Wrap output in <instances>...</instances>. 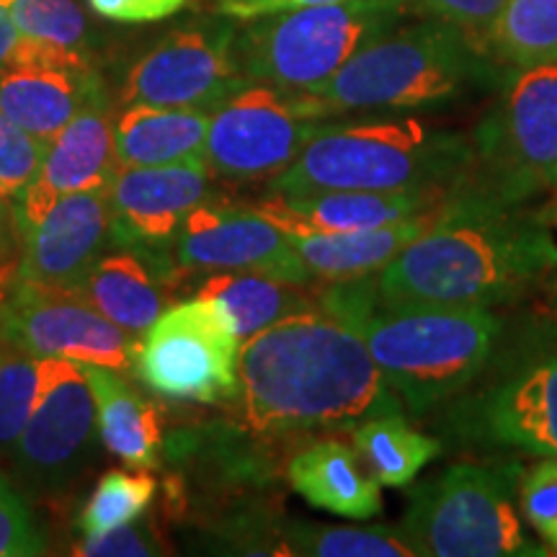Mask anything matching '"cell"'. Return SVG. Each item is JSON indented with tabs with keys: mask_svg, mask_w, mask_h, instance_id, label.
<instances>
[{
	"mask_svg": "<svg viewBox=\"0 0 557 557\" xmlns=\"http://www.w3.org/2000/svg\"><path fill=\"white\" fill-rule=\"evenodd\" d=\"M323 3H341V0H267V13L299 9V5H323Z\"/></svg>",
	"mask_w": 557,
	"mask_h": 557,
	"instance_id": "cell-42",
	"label": "cell"
},
{
	"mask_svg": "<svg viewBox=\"0 0 557 557\" xmlns=\"http://www.w3.org/2000/svg\"><path fill=\"white\" fill-rule=\"evenodd\" d=\"M212 114L197 109L127 103L114 114V145L120 165H169L205 160Z\"/></svg>",
	"mask_w": 557,
	"mask_h": 557,
	"instance_id": "cell-25",
	"label": "cell"
},
{
	"mask_svg": "<svg viewBox=\"0 0 557 557\" xmlns=\"http://www.w3.org/2000/svg\"><path fill=\"white\" fill-rule=\"evenodd\" d=\"M0 331L34 357L67 359L75 364L127 372L137 341L116 329L73 292H58L16 278L0 297Z\"/></svg>",
	"mask_w": 557,
	"mask_h": 557,
	"instance_id": "cell-14",
	"label": "cell"
},
{
	"mask_svg": "<svg viewBox=\"0 0 557 557\" xmlns=\"http://www.w3.org/2000/svg\"><path fill=\"white\" fill-rule=\"evenodd\" d=\"M47 537L29 498L0 472V557L47 555Z\"/></svg>",
	"mask_w": 557,
	"mask_h": 557,
	"instance_id": "cell-35",
	"label": "cell"
},
{
	"mask_svg": "<svg viewBox=\"0 0 557 557\" xmlns=\"http://www.w3.org/2000/svg\"><path fill=\"white\" fill-rule=\"evenodd\" d=\"M555 269L557 243L547 227L478 199L449 207L369 282L395 302L491 308Z\"/></svg>",
	"mask_w": 557,
	"mask_h": 557,
	"instance_id": "cell-3",
	"label": "cell"
},
{
	"mask_svg": "<svg viewBox=\"0 0 557 557\" xmlns=\"http://www.w3.org/2000/svg\"><path fill=\"white\" fill-rule=\"evenodd\" d=\"M472 165V143L413 116L325 122L269 194L447 191Z\"/></svg>",
	"mask_w": 557,
	"mask_h": 557,
	"instance_id": "cell-4",
	"label": "cell"
},
{
	"mask_svg": "<svg viewBox=\"0 0 557 557\" xmlns=\"http://www.w3.org/2000/svg\"><path fill=\"white\" fill-rule=\"evenodd\" d=\"M171 271L148 253L116 246L90 269L75 292L116 329L139 341L156 320L171 308Z\"/></svg>",
	"mask_w": 557,
	"mask_h": 557,
	"instance_id": "cell-20",
	"label": "cell"
},
{
	"mask_svg": "<svg viewBox=\"0 0 557 557\" xmlns=\"http://www.w3.org/2000/svg\"><path fill=\"white\" fill-rule=\"evenodd\" d=\"M444 214H447V207H436L416 214V218L359 230V233L292 235V238L287 235V238L312 278L329 284L348 282V278L377 274L403 248L421 238L429 227H434Z\"/></svg>",
	"mask_w": 557,
	"mask_h": 557,
	"instance_id": "cell-22",
	"label": "cell"
},
{
	"mask_svg": "<svg viewBox=\"0 0 557 557\" xmlns=\"http://www.w3.org/2000/svg\"><path fill=\"white\" fill-rule=\"evenodd\" d=\"M156 493V478L145 470H109L83 504L75 529L81 532V537H96V534H107L111 529L132 524L148 511Z\"/></svg>",
	"mask_w": 557,
	"mask_h": 557,
	"instance_id": "cell-30",
	"label": "cell"
},
{
	"mask_svg": "<svg viewBox=\"0 0 557 557\" xmlns=\"http://www.w3.org/2000/svg\"><path fill=\"white\" fill-rule=\"evenodd\" d=\"M240 338L207 299L171 305L137 341L132 372L160 398L181 403L235 400Z\"/></svg>",
	"mask_w": 557,
	"mask_h": 557,
	"instance_id": "cell-11",
	"label": "cell"
},
{
	"mask_svg": "<svg viewBox=\"0 0 557 557\" xmlns=\"http://www.w3.org/2000/svg\"><path fill=\"white\" fill-rule=\"evenodd\" d=\"M13 0H0V73L26 65H62V62H90L81 54L65 52L60 47L29 39L18 32L11 13Z\"/></svg>",
	"mask_w": 557,
	"mask_h": 557,
	"instance_id": "cell-36",
	"label": "cell"
},
{
	"mask_svg": "<svg viewBox=\"0 0 557 557\" xmlns=\"http://www.w3.org/2000/svg\"><path fill=\"white\" fill-rule=\"evenodd\" d=\"M508 0H421V5L431 16L455 26L468 37L478 50L487 52L493 26L504 13Z\"/></svg>",
	"mask_w": 557,
	"mask_h": 557,
	"instance_id": "cell-38",
	"label": "cell"
},
{
	"mask_svg": "<svg viewBox=\"0 0 557 557\" xmlns=\"http://www.w3.org/2000/svg\"><path fill=\"white\" fill-rule=\"evenodd\" d=\"M351 444L382 487H406L442 455V442L410 429L403 413L372 416L357 423Z\"/></svg>",
	"mask_w": 557,
	"mask_h": 557,
	"instance_id": "cell-27",
	"label": "cell"
},
{
	"mask_svg": "<svg viewBox=\"0 0 557 557\" xmlns=\"http://www.w3.org/2000/svg\"><path fill=\"white\" fill-rule=\"evenodd\" d=\"M173 282L209 271H256L310 287L315 278L299 261L287 235L256 207H238L218 197L194 207L163 253Z\"/></svg>",
	"mask_w": 557,
	"mask_h": 557,
	"instance_id": "cell-13",
	"label": "cell"
},
{
	"mask_svg": "<svg viewBox=\"0 0 557 557\" xmlns=\"http://www.w3.org/2000/svg\"><path fill=\"white\" fill-rule=\"evenodd\" d=\"M455 423L478 444L557 459V351L527 361L462 403Z\"/></svg>",
	"mask_w": 557,
	"mask_h": 557,
	"instance_id": "cell-16",
	"label": "cell"
},
{
	"mask_svg": "<svg viewBox=\"0 0 557 557\" xmlns=\"http://www.w3.org/2000/svg\"><path fill=\"white\" fill-rule=\"evenodd\" d=\"M169 549L152 521H132L96 537H81L73 545V555L81 557H156Z\"/></svg>",
	"mask_w": 557,
	"mask_h": 557,
	"instance_id": "cell-37",
	"label": "cell"
},
{
	"mask_svg": "<svg viewBox=\"0 0 557 557\" xmlns=\"http://www.w3.org/2000/svg\"><path fill=\"white\" fill-rule=\"evenodd\" d=\"M194 297L212 302L240 344L278 320L318 305L305 284L256 271H209Z\"/></svg>",
	"mask_w": 557,
	"mask_h": 557,
	"instance_id": "cell-26",
	"label": "cell"
},
{
	"mask_svg": "<svg viewBox=\"0 0 557 557\" xmlns=\"http://www.w3.org/2000/svg\"><path fill=\"white\" fill-rule=\"evenodd\" d=\"M235 400L243 429L261 436L354 429L403 413L359 333L320 302L243 341Z\"/></svg>",
	"mask_w": 557,
	"mask_h": 557,
	"instance_id": "cell-1",
	"label": "cell"
},
{
	"mask_svg": "<svg viewBox=\"0 0 557 557\" xmlns=\"http://www.w3.org/2000/svg\"><path fill=\"white\" fill-rule=\"evenodd\" d=\"M13 21L24 37L90 60V24L78 0H13Z\"/></svg>",
	"mask_w": 557,
	"mask_h": 557,
	"instance_id": "cell-32",
	"label": "cell"
},
{
	"mask_svg": "<svg viewBox=\"0 0 557 557\" xmlns=\"http://www.w3.org/2000/svg\"><path fill=\"white\" fill-rule=\"evenodd\" d=\"M212 181L205 160L116 165L109 184L111 243L160 261L186 214L214 197Z\"/></svg>",
	"mask_w": 557,
	"mask_h": 557,
	"instance_id": "cell-15",
	"label": "cell"
},
{
	"mask_svg": "<svg viewBox=\"0 0 557 557\" xmlns=\"http://www.w3.org/2000/svg\"><path fill=\"white\" fill-rule=\"evenodd\" d=\"M230 21L207 18L165 34L129 67L122 103L197 109L214 114L238 90L250 86L235 54Z\"/></svg>",
	"mask_w": 557,
	"mask_h": 557,
	"instance_id": "cell-12",
	"label": "cell"
},
{
	"mask_svg": "<svg viewBox=\"0 0 557 557\" xmlns=\"http://www.w3.org/2000/svg\"><path fill=\"white\" fill-rule=\"evenodd\" d=\"M103 90L94 62L26 65L0 73V114L39 139H50Z\"/></svg>",
	"mask_w": 557,
	"mask_h": 557,
	"instance_id": "cell-19",
	"label": "cell"
},
{
	"mask_svg": "<svg viewBox=\"0 0 557 557\" xmlns=\"http://www.w3.org/2000/svg\"><path fill=\"white\" fill-rule=\"evenodd\" d=\"M39 393V357L3 341L0 348V465L29 421Z\"/></svg>",
	"mask_w": 557,
	"mask_h": 557,
	"instance_id": "cell-31",
	"label": "cell"
},
{
	"mask_svg": "<svg viewBox=\"0 0 557 557\" xmlns=\"http://www.w3.org/2000/svg\"><path fill=\"white\" fill-rule=\"evenodd\" d=\"M114 114L109 96H96L50 139L39 178L62 197L75 191L109 189L120 165L114 145Z\"/></svg>",
	"mask_w": 557,
	"mask_h": 557,
	"instance_id": "cell-24",
	"label": "cell"
},
{
	"mask_svg": "<svg viewBox=\"0 0 557 557\" xmlns=\"http://www.w3.org/2000/svg\"><path fill=\"white\" fill-rule=\"evenodd\" d=\"M487 52L508 67L557 60V0H508Z\"/></svg>",
	"mask_w": 557,
	"mask_h": 557,
	"instance_id": "cell-29",
	"label": "cell"
},
{
	"mask_svg": "<svg viewBox=\"0 0 557 557\" xmlns=\"http://www.w3.org/2000/svg\"><path fill=\"white\" fill-rule=\"evenodd\" d=\"M21 230L18 276L39 287L78 292L111 243L109 189L60 197L50 212Z\"/></svg>",
	"mask_w": 557,
	"mask_h": 557,
	"instance_id": "cell-17",
	"label": "cell"
},
{
	"mask_svg": "<svg viewBox=\"0 0 557 557\" xmlns=\"http://www.w3.org/2000/svg\"><path fill=\"white\" fill-rule=\"evenodd\" d=\"M191 0H88L99 16L116 24H152L176 16Z\"/></svg>",
	"mask_w": 557,
	"mask_h": 557,
	"instance_id": "cell-39",
	"label": "cell"
},
{
	"mask_svg": "<svg viewBox=\"0 0 557 557\" xmlns=\"http://www.w3.org/2000/svg\"><path fill=\"white\" fill-rule=\"evenodd\" d=\"M318 302L359 333L387 387L413 413L465 393L504 331L485 305L395 302L380 297L369 276L333 282Z\"/></svg>",
	"mask_w": 557,
	"mask_h": 557,
	"instance_id": "cell-2",
	"label": "cell"
},
{
	"mask_svg": "<svg viewBox=\"0 0 557 557\" xmlns=\"http://www.w3.org/2000/svg\"><path fill=\"white\" fill-rule=\"evenodd\" d=\"M331 122L310 94L250 83L212 114L205 163L227 184L271 181Z\"/></svg>",
	"mask_w": 557,
	"mask_h": 557,
	"instance_id": "cell-10",
	"label": "cell"
},
{
	"mask_svg": "<svg viewBox=\"0 0 557 557\" xmlns=\"http://www.w3.org/2000/svg\"><path fill=\"white\" fill-rule=\"evenodd\" d=\"M96 400L101 444L132 470L160 468L163 416L120 369L81 364Z\"/></svg>",
	"mask_w": 557,
	"mask_h": 557,
	"instance_id": "cell-23",
	"label": "cell"
},
{
	"mask_svg": "<svg viewBox=\"0 0 557 557\" xmlns=\"http://www.w3.org/2000/svg\"><path fill=\"white\" fill-rule=\"evenodd\" d=\"M398 18V0H341L263 13L238 29L235 54L250 83L310 94Z\"/></svg>",
	"mask_w": 557,
	"mask_h": 557,
	"instance_id": "cell-6",
	"label": "cell"
},
{
	"mask_svg": "<svg viewBox=\"0 0 557 557\" xmlns=\"http://www.w3.org/2000/svg\"><path fill=\"white\" fill-rule=\"evenodd\" d=\"M214 9L227 18L248 21L267 13V0H214Z\"/></svg>",
	"mask_w": 557,
	"mask_h": 557,
	"instance_id": "cell-41",
	"label": "cell"
},
{
	"mask_svg": "<svg viewBox=\"0 0 557 557\" xmlns=\"http://www.w3.org/2000/svg\"><path fill=\"white\" fill-rule=\"evenodd\" d=\"M487 58L462 32L438 18L403 29L393 26L310 96L329 120L442 107L491 78Z\"/></svg>",
	"mask_w": 557,
	"mask_h": 557,
	"instance_id": "cell-5",
	"label": "cell"
},
{
	"mask_svg": "<svg viewBox=\"0 0 557 557\" xmlns=\"http://www.w3.org/2000/svg\"><path fill=\"white\" fill-rule=\"evenodd\" d=\"M292 491L310 506L351 521H367L382 511L377 478L369 472L357 447L325 438L299 449L287 465Z\"/></svg>",
	"mask_w": 557,
	"mask_h": 557,
	"instance_id": "cell-21",
	"label": "cell"
},
{
	"mask_svg": "<svg viewBox=\"0 0 557 557\" xmlns=\"http://www.w3.org/2000/svg\"><path fill=\"white\" fill-rule=\"evenodd\" d=\"M21 267V230L16 207L11 199L0 197V297L16 278Z\"/></svg>",
	"mask_w": 557,
	"mask_h": 557,
	"instance_id": "cell-40",
	"label": "cell"
},
{
	"mask_svg": "<svg viewBox=\"0 0 557 557\" xmlns=\"http://www.w3.org/2000/svg\"><path fill=\"white\" fill-rule=\"evenodd\" d=\"M444 191H312L269 194L256 209L284 235H341L382 227L442 207Z\"/></svg>",
	"mask_w": 557,
	"mask_h": 557,
	"instance_id": "cell-18",
	"label": "cell"
},
{
	"mask_svg": "<svg viewBox=\"0 0 557 557\" xmlns=\"http://www.w3.org/2000/svg\"><path fill=\"white\" fill-rule=\"evenodd\" d=\"M282 555L302 557H416L398 529L284 521L274 527Z\"/></svg>",
	"mask_w": 557,
	"mask_h": 557,
	"instance_id": "cell-28",
	"label": "cell"
},
{
	"mask_svg": "<svg viewBox=\"0 0 557 557\" xmlns=\"http://www.w3.org/2000/svg\"><path fill=\"white\" fill-rule=\"evenodd\" d=\"M47 139H39L0 114V197L16 201L39 176L47 156Z\"/></svg>",
	"mask_w": 557,
	"mask_h": 557,
	"instance_id": "cell-34",
	"label": "cell"
},
{
	"mask_svg": "<svg viewBox=\"0 0 557 557\" xmlns=\"http://www.w3.org/2000/svg\"><path fill=\"white\" fill-rule=\"evenodd\" d=\"M517 485L513 468L451 465L410 493L398 532L416 557L549 555L529 540Z\"/></svg>",
	"mask_w": 557,
	"mask_h": 557,
	"instance_id": "cell-7",
	"label": "cell"
},
{
	"mask_svg": "<svg viewBox=\"0 0 557 557\" xmlns=\"http://www.w3.org/2000/svg\"><path fill=\"white\" fill-rule=\"evenodd\" d=\"M3 341H5V336H3V331H0V348H3Z\"/></svg>",
	"mask_w": 557,
	"mask_h": 557,
	"instance_id": "cell-43",
	"label": "cell"
},
{
	"mask_svg": "<svg viewBox=\"0 0 557 557\" xmlns=\"http://www.w3.org/2000/svg\"><path fill=\"white\" fill-rule=\"evenodd\" d=\"M517 504L521 519L549 547V555H557V459L545 457L519 472Z\"/></svg>",
	"mask_w": 557,
	"mask_h": 557,
	"instance_id": "cell-33",
	"label": "cell"
},
{
	"mask_svg": "<svg viewBox=\"0 0 557 557\" xmlns=\"http://www.w3.org/2000/svg\"><path fill=\"white\" fill-rule=\"evenodd\" d=\"M555 191H557V186H555Z\"/></svg>",
	"mask_w": 557,
	"mask_h": 557,
	"instance_id": "cell-44",
	"label": "cell"
},
{
	"mask_svg": "<svg viewBox=\"0 0 557 557\" xmlns=\"http://www.w3.org/2000/svg\"><path fill=\"white\" fill-rule=\"evenodd\" d=\"M96 400L81 364L39 357V393L24 431L3 459L5 478L29 500L65 498L99 455Z\"/></svg>",
	"mask_w": 557,
	"mask_h": 557,
	"instance_id": "cell-9",
	"label": "cell"
},
{
	"mask_svg": "<svg viewBox=\"0 0 557 557\" xmlns=\"http://www.w3.org/2000/svg\"><path fill=\"white\" fill-rule=\"evenodd\" d=\"M483 171L480 201L511 207L557 186V60L511 67L496 109L480 124L472 163Z\"/></svg>",
	"mask_w": 557,
	"mask_h": 557,
	"instance_id": "cell-8",
	"label": "cell"
}]
</instances>
